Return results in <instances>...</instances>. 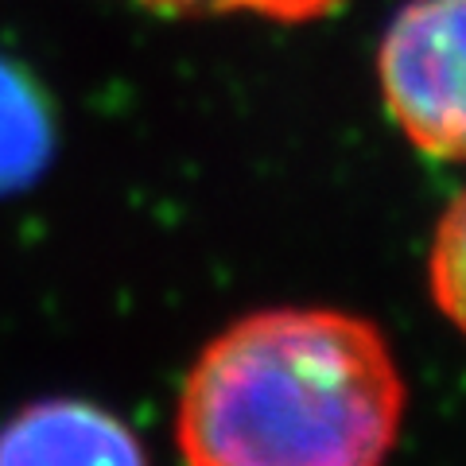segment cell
<instances>
[{
    "mask_svg": "<svg viewBox=\"0 0 466 466\" xmlns=\"http://www.w3.org/2000/svg\"><path fill=\"white\" fill-rule=\"evenodd\" d=\"M404 400L370 319L268 308L229 323L187 370L175 447L187 466H385Z\"/></svg>",
    "mask_w": 466,
    "mask_h": 466,
    "instance_id": "cell-1",
    "label": "cell"
},
{
    "mask_svg": "<svg viewBox=\"0 0 466 466\" xmlns=\"http://www.w3.org/2000/svg\"><path fill=\"white\" fill-rule=\"evenodd\" d=\"M385 106L420 152L466 164V0H412L377 55Z\"/></svg>",
    "mask_w": 466,
    "mask_h": 466,
    "instance_id": "cell-2",
    "label": "cell"
},
{
    "mask_svg": "<svg viewBox=\"0 0 466 466\" xmlns=\"http://www.w3.org/2000/svg\"><path fill=\"white\" fill-rule=\"evenodd\" d=\"M0 466H148L137 431L78 397L24 404L0 424Z\"/></svg>",
    "mask_w": 466,
    "mask_h": 466,
    "instance_id": "cell-3",
    "label": "cell"
},
{
    "mask_svg": "<svg viewBox=\"0 0 466 466\" xmlns=\"http://www.w3.org/2000/svg\"><path fill=\"white\" fill-rule=\"evenodd\" d=\"M51 152L55 125L47 101L20 66L0 58V195L39 179Z\"/></svg>",
    "mask_w": 466,
    "mask_h": 466,
    "instance_id": "cell-4",
    "label": "cell"
},
{
    "mask_svg": "<svg viewBox=\"0 0 466 466\" xmlns=\"http://www.w3.org/2000/svg\"><path fill=\"white\" fill-rule=\"evenodd\" d=\"M431 299L443 319L466 339V191L443 210L428 253Z\"/></svg>",
    "mask_w": 466,
    "mask_h": 466,
    "instance_id": "cell-5",
    "label": "cell"
},
{
    "mask_svg": "<svg viewBox=\"0 0 466 466\" xmlns=\"http://www.w3.org/2000/svg\"><path fill=\"white\" fill-rule=\"evenodd\" d=\"M144 5L167 12H253L268 20H311L339 0H144Z\"/></svg>",
    "mask_w": 466,
    "mask_h": 466,
    "instance_id": "cell-6",
    "label": "cell"
}]
</instances>
